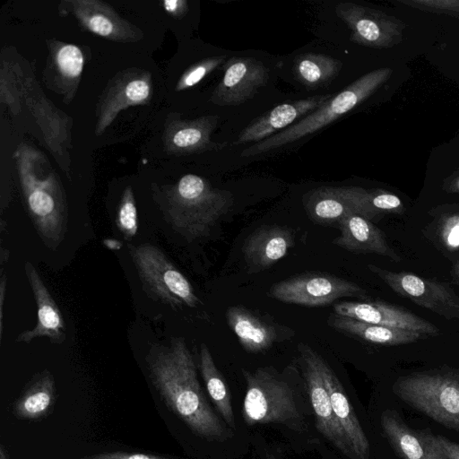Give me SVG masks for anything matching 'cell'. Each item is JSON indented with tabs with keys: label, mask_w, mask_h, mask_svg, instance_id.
Here are the masks:
<instances>
[{
	"label": "cell",
	"mask_w": 459,
	"mask_h": 459,
	"mask_svg": "<svg viewBox=\"0 0 459 459\" xmlns=\"http://www.w3.org/2000/svg\"><path fill=\"white\" fill-rule=\"evenodd\" d=\"M199 355L200 371L208 394L223 421L227 423L231 429H234L236 423L230 394L205 343L201 344Z\"/></svg>",
	"instance_id": "29"
},
{
	"label": "cell",
	"mask_w": 459,
	"mask_h": 459,
	"mask_svg": "<svg viewBox=\"0 0 459 459\" xmlns=\"http://www.w3.org/2000/svg\"><path fill=\"white\" fill-rule=\"evenodd\" d=\"M82 459H170L169 457L143 454L126 453L121 451L99 453L82 457Z\"/></svg>",
	"instance_id": "37"
},
{
	"label": "cell",
	"mask_w": 459,
	"mask_h": 459,
	"mask_svg": "<svg viewBox=\"0 0 459 459\" xmlns=\"http://www.w3.org/2000/svg\"><path fill=\"white\" fill-rule=\"evenodd\" d=\"M368 268L395 293L447 319L459 320V296L449 285L374 264H368Z\"/></svg>",
	"instance_id": "9"
},
{
	"label": "cell",
	"mask_w": 459,
	"mask_h": 459,
	"mask_svg": "<svg viewBox=\"0 0 459 459\" xmlns=\"http://www.w3.org/2000/svg\"><path fill=\"white\" fill-rule=\"evenodd\" d=\"M0 459H9V455L3 445L0 447Z\"/></svg>",
	"instance_id": "41"
},
{
	"label": "cell",
	"mask_w": 459,
	"mask_h": 459,
	"mask_svg": "<svg viewBox=\"0 0 459 459\" xmlns=\"http://www.w3.org/2000/svg\"><path fill=\"white\" fill-rule=\"evenodd\" d=\"M117 226L126 240L132 239L138 230L137 209L131 186L123 192L117 213Z\"/></svg>",
	"instance_id": "33"
},
{
	"label": "cell",
	"mask_w": 459,
	"mask_h": 459,
	"mask_svg": "<svg viewBox=\"0 0 459 459\" xmlns=\"http://www.w3.org/2000/svg\"><path fill=\"white\" fill-rule=\"evenodd\" d=\"M302 202L309 219L323 226H338L346 215L354 213L346 187H317L306 193Z\"/></svg>",
	"instance_id": "26"
},
{
	"label": "cell",
	"mask_w": 459,
	"mask_h": 459,
	"mask_svg": "<svg viewBox=\"0 0 459 459\" xmlns=\"http://www.w3.org/2000/svg\"><path fill=\"white\" fill-rule=\"evenodd\" d=\"M340 235L333 243L353 253L376 254L395 262L399 255L389 246L384 232L371 221L356 213L346 215L339 223Z\"/></svg>",
	"instance_id": "23"
},
{
	"label": "cell",
	"mask_w": 459,
	"mask_h": 459,
	"mask_svg": "<svg viewBox=\"0 0 459 459\" xmlns=\"http://www.w3.org/2000/svg\"><path fill=\"white\" fill-rule=\"evenodd\" d=\"M318 366L325 383L332 408L353 459H368L369 442L338 377L318 354Z\"/></svg>",
	"instance_id": "18"
},
{
	"label": "cell",
	"mask_w": 459,
	"mask_h": 459,
	"mask_svg": "<svg viewBox=\"0 0 459 459\" xmlns=\"http://www.w3.org/2000/svg\"><path fill=\"white\" fill-rule=\"evenodd\" d=\"M19 180L29 215L42 242L56 249L67 231L68 209L59 177L47 157L22 143L15 152Z\"/></svg>",
	"instance_id": "2"
},
{
	"label": "cell",
	"mask_w": 459,
	"mask_h": 459,
	"mask_svg": "<svg viewBox=\"0 0 459 459\" xmlns=\"http://www.w3.org/2000/svg\"><path fill=\"white\" fill-rule=\"evenodd\" d=\"M299 364L317 430L336 449L350 459H353L332 408L329 394L318 366V353L302 342L299 344Z\"/></svg>",
	"instance_id": "10"
},
{
	"label": "cell",
	"mask_w": 459,
	"mask_h": 459,
	"mask_svg": "<svg viewBox=\"0 0 459 459\" xmlns=\"http://www.w3.org/2000/svg\"><path fill=\"white\" fill-rule=\"evenodd\" d=\"M226 56H217L203 59L190 66L178 80L176 90L183 91L196 85L206 75L222 64Z\"/></svg>",
	"instance_id": "34"
},
{
	"label": "cell",
	"mask_w": 459,
	"mask_h": 459,
	"mask_svg": "<svg viewBox=\"0 0 459 459\" xmlns=\"http://www.w3.org/2000/svg\"><path fill=\"white\" fill-rule=\"evenodd\" d=\"M333 313L361 322L401 328L423 335H437L439 329L404 308L380 301H341L333 305Z\"/></svg>",
	"instance_id": "14"
},
{
	"label": "cell",
	"mask_w": 459,
	"mask_h": 459,
	"mask_svg": "<svg viewBox=\"0 0 459 459\" xmlns=\"http://www.w3.org/2000/svg\"><path fill=\"white\" fill-rule=\"evenodd\" d=\"M267 459H275L273 455H268Z\"/></svg>",
	"instance_id": "44"
},
{
	"label": "cell",
	"mask_w": 459,
	"mask_h": 459,
	"mask_svg": "<svg viewBox=\"0 0 459 459\" xmlns=\"http://www.w3.org/2000/svg\"><path fill=\"white\" fill-rule=\"evenodd\" d=\"M23 98L30 106L32 113L38 119L44 137L53 154L60 158V166L68 171V166L65 160V152L70 146V130L65 114L56 108L48 102L38 88L37 82L32 78H27L25 82Z\"/></svg>",
	"instance_id": "19"
},
{
	"label": "cell",
	"mask_w": 459,
	"mask_h": 459,
	"mask_svg": "<svg viewBox=\"0 0 459 459\" xmlns=\"http://www.w3.org/2000/svg\"><path fill=\"white\" fill-rule=\"evenodd\" d=\"M394 394L443 426L459 431V372L434 370L400 377Z\"/></svg>",
	"instance_id": "6"
},
{
	"label": "cell",
	"mask_w": 459,
	"mask_h": 459,
	"mask_svg": "<svg viewBox=\"0 0 459 459\" xmlns=\"http://www.w3.org/2000/svg\"><path fill=\"white\" fill-rule=\"evenodd\" d=\"M438 237L448 251L459 250V212L449 213L440 220Z\"/></svg>",
	"instance_id": "35"
},
{
	"label": "cell",
	"mask_w": 459,
	"mask_h": 459,
	"mask_svg": "<svg viewBox=\"0 0 459 459\" xmlns=\"http://www.w3.org/2000/svg\"><path fill=\"white\" fill-rule=\"evenodd\" d=\"M71 10L87 30L116 41H135L142 32L123 20L111 6L97 0L71 1Z\"/></svg>",
	"instance_id": "21"
},
{
	"label": "cell",
	"mask_w": 459,
	"mask_h": 459,
	"mask_svg": "<svg viewBox=\"0 0 459 459\" xmlns=\"http://www.w3.org/2000/svg\"><path fill=\"white\" fill-rule=\"evenodd\" d=\"M430 437L447 459H459V444L450 441L441 435L430 434Z\"/></svg>",
	"instance_id": "38"
},
{
	"label": "cell",
	"mask_w": 459,
	"mask_h": 459,
	"mask_svg": "<svg viewBox=\"0 0 459 459\" xmlns=\"http://www.w3.org/2000/svg\"><path fill=\"white\" fill-rule=\"evenodd\" d=\"M7 288V277L5 274L2 273L1 281H0V340H2L3 336V320H4V304L5 299Z\"/></svg>",
	"instance_id": "40"
},
{
	"label": "cell",
	"mask_w": 459,
	"mask_h": 459,
	"mask_svg": "<svg viewBox=\"0 0 459 459\" xmlns=\"http://www.w3.org/2000/svg\"><path fill=\"white\" fill-rule=\"evenodd\" d=\"M162 4L169 14L177 18L183 17L188 11V3L186 0H165Z\"/></svg>",
	"instance_id": "39"
},
{
	"label": "cell",
	"mask_w": 459,
	"mask_h": 459,
	"mask_svg": "<svg viewBox=\"0 0 459 459\" xmlns=\"http://www.w3.org/2000/svg\"><path fill=\"white\" fill-rule=\"evenodd\" d=\"M342 62L327 55L305 53L293 61L295 79L308 90L329 85L340 74Z\"/></svg>",
	"instance_id": "28"
},
{
	"label": "cell",
	"mask_w": 459,
	"mask_h": 459,
	"mask_svg": "<svg viewBox=\"0 0 459 459\" xmlns=\"http://www.w3.org/2000/svg\"><path fill=\"white\" fill-rule=\"evenodd\" d=\"M327 324L340 333L385 346L411 343L426 336L410 330L361 322L335 313L329 316Z\"/></svg>",
	"instance_id": "25"
},
{
	"label": "cell",
	"mask_w": 459,
	"mask_h": 459,
	"mask_svg": "<svg viewBox=\"0 0 459 459\" xmlns=\"http://www.w3.org/2000/svg\"><path fill=\"white\" fill-rule=\"evenodd\" d=\"M335 13L351 30V39L371 48H388L398 41L404 24L394 17L354 3H339Z\"/></svg>",
	"instance_id": "11"
},
{
	"label": "cell",
	"mask_w": 459,
	"mask_h": 459,
	"mask_svg": "<svg viewBox=\"0 0 459 459\" xmlns=\"http://www.w3.org/2000/svg\"><path fill=\"white\" fill-rule=\"evenodd\" d=\"M223 77L210 101L218 106H237L251 100L268 81V69L253 57L233 56L223 65Z\"/></svg>",
	"instance_id": "12"
},
{
	"label": "cell",
	"mask_w": 459,
	"mask_h": 459,
	"mask_svg": "<svg viewBox=\"0 0 459 459\" xmlns=\"http://www.w3.org/2000/svg\"><path fill=\"white\" fill-rule=\"evenodd\" d=\"M380 424L393 449L402 459H447L431 440V433L411 429L395 411H383Z\"/></svg>",
	"instance_id": "22"
},
{
	"label": "cell",
	"mask_w": 459,
	"mask_h": 459,
	"mask_svg": "<svg viewBox=\"0 0 459 459\" xmlns=\"http://www.w3.org/2000/svg\"><path fill=\"white\" fill-rule=\"evenodd\" d=\"M24 271L37 306V324L32 329L22 332L15 342L29 343L46 337L56 344L64 342L66 327L61 310L30 262L25 263Z\"/></svg>",
	"instance_id": "16"
},
{
	"label": "cell",
	"mask_w": 459,
	"mask_h": 459,
	"mask_svg": "<svg viewBox=\"0 0 459 459\" xmlns=\"http://www.w3.org/2000/svg\"><path fill=\"white\" fill-rule=\"evenodd\" d=\"M233 202L231 192L213 187L200 176L186 174L164 191L161 209L174 230L194 240L207 236Z\"/></svg>",
	"instance_id": "3"
},
{
	"label": "cell",
	"mask_w": 459,
	"mask_h": 459,
	"mask_svg": "<svg viewBox=\"0 0 459 459\" xmlns=\"http://www.w3.org/2000/svg\"><path fill=\"white\" fill-rule=\"evenodd\" d=\"M51 50L52 69L69 91L76 88L84 65L83 54L79 47L68 43H54Z\"/></svg>",
	"instance_id": "31"
},
{
	"label": "cell",
	"mask_w": 459,
	"mask_h": 459,
	"mask_svg": "<svg viewBox=\"0 0 459 459\" xmlns=\"http://www.w3.org/2000/svg\"><path fill=\"white\" fill-rule=\"evenodd\" d=\"M128 251L146 292L172 307H195L200 300L189 281L156 246L128 244Z\"/></svg>",
	"instance_id": "7"
},
{
	"label": "cell",
	"mask_w": 459,
	"mask_h": 459,
	"mask_svg": "<svg viewBox=\"0 0 459 459\" xmlns=\"http://www.w3.org/2000/svg\"><path fill=\"white\" fill-rule=\"evenodd\" d=\"M226 320L241 347L250 353L264 352L294 335L290 328L241 305L229 307Z\"/></svg>",
	"instance_id": "13"
},
{
	"label": "cell",
	"mask_w": 459,
	"mask_h": 459,
	"mask_svg": "<svg viewBox=\"0 0 459 459\" xmlns=\"http://www.w3.org/2000/svg\"><path fill=\"white\" fill-rule=\"evenodd\" d=\"M55 401V380L52 374L45 370L32 379L29 387L17 399L13 413L22 420L40 419L50 412Z\"/></svg>",
	"instance_id": "27"
},
{
	"label": "cell",
	"mask_w": 459,
	"mask_h": 459,
	"mask_svg": "<svg viewBox=\"0 0 459 459\" xmlns=\"http://www.w3.org/2000/svg\"><path fill=\"white\" fill-rule=\"evenodd\" d=\"M151 93L149 72L136 70L123 73L107 88L100 101L96 134H101L121 110L147 103Z\"/></svg>",
	"instance_id": "15"
},
{
	"label": "cell",
	"mask_w": 459,
	"mask_h": 459,
	"mask_svg": "<svg viewBox=\"0 0 459 459\" xmlns=\"http://www.w3.org/2000/svg\"><path fill=\"white\" fill-rule=\"evenodd\" d=\"M242 372L247 384L242 414L247 424L277 423L296 430L301 427L295 393L282 375L271 367Z\"/></svg>",
	"instance_id": "5"
},
{
	"label": "cell",
	"mask_w": 459,
	"mask_h": 459,
	"mask_svg": "<svg viewBox=\"0 0 459 459\" xmlns=\"http://www.w3.org/2000/svg\"><path fill=\"white\" fill-rule=\"evenodd\" d=\"M391 74L390 68H379L367 73L296 124L246 148L240 156L249 158L267 152L322 129L366 100Z\"/></svg>",
	"instance_id": "4"
},
{
	"label": "cell",
	"mask_w": 459,
	"mask_h": 459,
	"mask_svg": "<svg viewBox=\"0 0 459 459\" xmlns=\"http://www.w3.org/2000/svg\"><path fill=\"white\" fill-rule=\"evenodd\" d=\"M454 272H455V277L459 282V258L457 259V261L455 262V264L454 265Z\"/></svg>",
	"instance_id": "42"
},
{
	"label": "cell",
	"mask_w": 459,
	"mask_h": 459,
	"mask_svg": "<svg viewBox=\"0 0 459 459\" xmlns=\"http://www.w3.org/2000/svg\"><path fill=\"white\" fill-rule=\"evenodd\" d=\"M347 196L353 212L369 221L387 213L403 211L401 199L392 193L347 186Z\"/></svg>",
	"instance_id": "30"
},
{
	"label": "cell",
	"mask_w": 459,
	"mask_h": 459,
	"mask_svg": "<svg viewBox=\"0 0 459 459\" xmlns=\"http://www.w3.org/2000/svg\"><path fill=\"white\" fill-rule=\"evenodd\" d=\"M25 82L26 79L22 77V72L17 65L2 60L0 72L1 101L5 103L14 115L21 109Z\"/></svg>",
	"instance_id": "32"
},
{
	"label": "cell",
	"mask_w": 459,
	"mask_h": 459,
	"mask_svg": "<svg viewBox=\"0 0 459 459\" xmlns=\"http://www.w3.org/2000/svg\"><path fill=\"white\" fill-rule=\"evenodd\" d=\"M151 380L167 407L197 436L224 441L231 429L210 406L199 384L193 356L182 337L158 345L146 358Z\"/></svg>",
	"instance_id": "1"
},
{
	"label": "cell",
	"mask_w": 459,
	"mask_h": 459,
	"mask_svg": "<svg viewBox=\"0 0 459 459\" xmlns=\"http://www.w3.org/2000/svg\"><path fill=\"white\" fill-rule=\"evenodd\" d=\"M403 3L422 10L459 13V0H413Z\"/></svg>",
	"instance_id": "36"
},
{
	"label": "cell",
	"mask_w": 459,
	"mask_h": 459,
	"mask_svg": "<svg viewBox=\"0 0 459 459\" xmlns=\"http://www.w3.org/2000/svg\"><path fill=\"white\" fill-rule=\"evenodd\" d=\"M219 117L203 116L194 120L174 121L169 124L166 146L169 152L190 154L207 151H220L227 143H215L211 139Z\"/></svg>",
	"instance_id": "24"
},
{
	"label": "cell",
	"mask_w": 459,
	"mask_h": 459,
	"mask_svg": "<svg viewBox=\"0 0 459 459\" xmlns=\"http://www.w3.org/2000/svg\"><path fill=\"white\" fill-rule=\"evenodd\" d=\"M455 191H459V179L455 182L454 186Z\"/></svg>",
	"instance_id": "43"
},
{
	"label": "cell",
	"mask_w": 459,
	"mask_h": 459,
	"mask_svg": "<svg viewBox=\"0 0 459 459\" xmlns=\"http://www.w3.org/2000/svg\"><path fill=\"white\" fill-rule=\"evenodd\" d=\"M267 295L281 302L303 307H325L346 297L364 298L366 290L336 275L306 273L275 282Z\"/></svg>",
	"instance_id": "8"
},
{
	"label": "cell",
	"mask_w": 459,
	"mask_h": 459,
	"mask_svg": "<svg viewBox=\"0 0 459 459\" xmlns=\"http://www.w3.org/2000/svg\"><path fill=\"white\" fill-rule=\"evenodd\" d=\"M294 245V234L287 227L262 225L244 241L242 253L251 273L265 270L282 259Z\"/></svg>",
	"instance_id": "20"
},
{
	"label": "cell",
	"mask_w": 459,
	"mask_h": 459,
	"mask_svg": "<svg viewBox=\"0 0 459 459\" xmlns=\"http://www.w3.org/2000/svg\"><path fill=\"white\" fill-rule=\"evenodd\" d=\"M332 97L331 94H317L280 104L249 123L240 132L234 144L258 143L265 140L277 131L288 128L298 118L317 109Z\"/></svg>",
	"instance_id": "17"
}]
</instances>
